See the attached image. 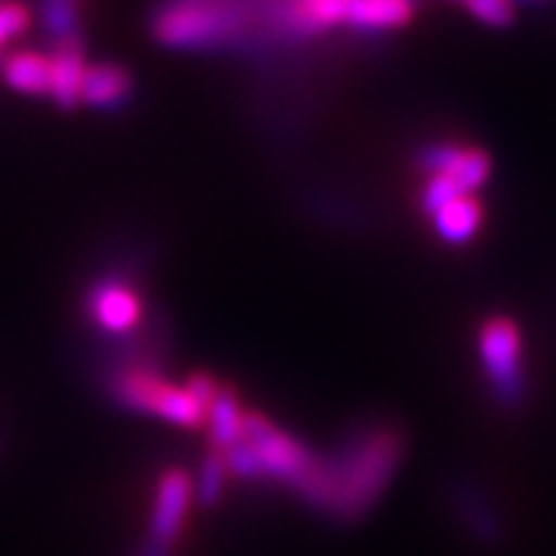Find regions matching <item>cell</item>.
Returning <instances> with one entry per match:
<instances>
[{
	"mask_svg": "<svg viewBox=\"0 0 556 556\" xmlns=\"http://www.w3.org/2000/svg\"><path fill=\"white\" fill-rule=\"evenodd\" d=\"M227 471L244 480H276L293 489L301 500L327 514L330 505V477L327 463L304 443L276 429L267 417L244 415L242 440L225 452Z\"/></svg>",
	"mask_w": 556,
	"mask_h": 556,
	"instance_id": "cell-1",
	"label": "cell"
},
{
	"mask_svg": "<svg viewBox=\"0 0 556 556\" xmlns=\"http://www.w3.org/2000/svg\"><path fill=\"white\" fill-rule=\"evenodd\" d=\"M403 440L392 429H372L364 438L346 443V448L327 463L330 505L327 514L336 520H358L361 514L381 497L397 469Z\"/></svg>",
	"mask_w": 556,
	"mask_h": 556,
	"instance_id": "cell-2",
	"label": "cell"
},
{
	"mask_svg": "<svg viewBox=\"0 0 556 556\" xmlns=\"http://www.w3.org/2000/svg\"><path fill=\"white\" fill-rule=\"evenodd\" d=\"M114 395L123 406L137 412H151L168 424L197 429L205 424V406L185 387H174L151 369H125L114 381Z\"/></svg>",
	"mask_w": 556,
	"mask_h": 556,
	"instance_id": "cell-3",
	"label": "cell"
},
{
	"mask_svg": "<svg viewBox=\"0 0 556 556\" xmlns=\"http://www.w3.org/2000/svg\"><path fill=\"white\" fill-rule=\"evenodd\" d=\"M480 358L494 395L503 403H520L526 395L522 378V336L517 324L505 315H494L480 330Z\"/></svg>",
	"mask_w": 556,
	"mask_h": 556,
	"instance_id": "cell-4",
	"label": "cell"
},
{
	"mask_svg": "<svg viewBox=\"0 0 556 556\" xmlns=\"http://www.w3.org/2000/svg\"><path fill=\"white\" fill-rule=\"evenodd\" d=\"M188 505H191V477L179 469L165 471L151 511V542L170 551L185 526Z\"/></svg>",
	"mask_w": 556,
	"mask_h": 556,
	"instance_id": "cell-5",
	"label": "cell"
},
{
	"mask_svg": "<svg viewBox=\"0 0 556 556\" xmlns=\"http://www.w3.org/2000/svg\"><path fill=\"white\" fill-rule=\"evenodd\" d=\"M88 313L97 327H103L111 336H119V332H131L137 327L142 304H139L137 293L119 281H103L88 295Z\"/></svg>",
	"mask_w": 556,
	"mask_h": 556,
	"instance_id": "cell-6",
	"label": "cell"
},
{
	"mask_svg": "<svg viewBox=\"0 0 556 556\" xmlns=\"http://www.w3.org/2000/svg\"><path fill=\"white\" fill-rule=\"evenodd\" d=\"M134 91L131 74L114 63H91L83 72L80 103L94 105L103 111H117L128 103Z\"/></svg>",
	"mask_w": 556,
	"mask_h": 556,
	"instance_id": "cell-7",
	"label": "cell"
},
{
	"mask_svg": "<svg viewBox=\"0 0 556 556\" xmlns=\"http://www.w3.org/2000/svg\"><path fill=\"white\" fill-rule=\"evenodd\" d=\"M412 17H415V0H352L344 26L364 35H381V31L401 29Z\"/></svg>",
	"mask_w": 556,
	"mask_h": 556,
	"instance_id": "cell-8",
	"label": "cell"
},
{
	"mask_svg": "<svg viewBox=\"0 0 556 556\" xmlns=\"http://www.w3.org/2000/svg\"><path fill=\"white\" fill-rule=\"evenodd\" d=\"M52 63V97L54 103L63 111H72L80 103V86L83 72H86V58H83L80 40H68V43H58L54 54L49 58Z\"/></svg>",
	"mask_w": 556,
	"mask_h": 556,
	"instance_id": "cell-9",
	"label": "cell"
},
{
	"mask_svg": "<svg viewBox=\"0 0 556 556\" xmlns=\"http://www.w3.org/2000/svg\"><path fill=\"white\" fill-rule=\"evenodd\" d=\"M434 233L443 239L446 244H466L469 239H475V233L483 225V205L475 193L469 197H460L448 202L443 211H438L432 216Z\"/></svg>",
	"mask_w": 556,
	"mask_h": 556,
	"instance_id": "cell-10",
	"label": "cell"
},
{
	"mask_svg": "<svg viewBox=\"0 0 556 556\" xmlns=\"http://www.w3.org/2000/svg\"><path fill=\"white\" fill-rule=\"evenodd\" d=\"M207 432H211V446L225 454L227 448L236 446L244 434V412L239 409V401L230 389H222L213 395L205 409Z\"/></svg>",
	"mask_w": 556,
	"mask_h": 556,
	"instance_id": "cell-11",
	"label": "cell"
},
{
	"mask_svg": "<svg viewBox=\"0 0 556 556\" xmlns=\"http://www.w3.org/2000/svg\"><path fill=\"white\" fill-rule=\"evenodd\" d=\"M3 80L21 94H49L52 91V63L46 54L21 52L3 63Z\"/></svg>",
	"mask_w": 556,
	"mask_h": 556,
	"instance_id": "cell-12",
	"label": "cell"
},
{
	"mask_svg": "<svg viewBox=\"0 0 556 556\" xmlns=\"http://www.w3.org/2000/svg\"><path fill=\"white\" fill-rule=\"evenodd\" d=\"M77 7H80V0H43L46 31L58 43L77 40Z\"/></svg>",
	"mask_w": 556,
	"mask_h": 556,
	"instance_id": "cell-13",
	"label": "cell"
},
{
	"mask_svg": "<svg viewBox=\"0 0 556 556\" xmlns=\"http://www.w3.org/2000/svg\"><path fill=\"white\" fill-rule=\"evenodd\" d=\"M460 197H469V193L463 191L460 185L454 182V179H448V176L443 174H432L429 176V182L424 185V193H420V211L432 219L434 213L443 211L448 202H454V199H460Z\"/></svg>",
	"mask_w": 556,
	"mask_h": 556,
	"instance_id": "cell-14",
	"label": "cell"
},
{
	"mask_svg": "<svg viewBox=\"0 0 556 556\" xmlns=\"http://www.w3.org/2000/svg\"><path fill=\"white\" fill-rule=\"evenodd\" d=\"M227 466H225V454L211 448V454L202 463V471H199V485H197V497L202 505H213L219 500L222 485H225Z\"/></svg>",
	"mask_w": 556,
	"mask_h": 556,
	"instance_id": "cell-15",
	"label": "cell"
},
{
	"mask_svg": "<svg viewBox=\"0 0 556 556\" xmlns=\"http://www.w3.org/2000/svg\"><path fill=\"white\" fill-rule=\"evenodd\" d=\"M463 7L489 26H508L514 21V0H463Z\"/></svg>",
	"mask_w": 556,
	"mask_h": 556,
	"instance_id": "cell-16",
	"label": "cell"
},
{
	"mask_svg": "<svg viewBox=\"0 0 556 556\" xmlns=\"http://www.w3.org/2000/svg\"><path fill=\"white\" fill-rule=\"evenodd\" d=\"M29 23V12L21 3H7L0 7V43H7L9 37L21 35Z\"/></svg>",
	"mask_w": 556,
	"mask_h": 556,
	"instance_id": "cell-17",
	"label": "cell"
},
{
	"mask_svg": "<svg viewBox=\"0 0 556 556\" xmlns=\"http://www.w3.org/2000/svg\"><path fill=\"white\" fill-rule=\"evenodd\" d=\"M137 556H170V554H168V548H162V545H156V542L148 540L146 545L139 548Z\"/></svg>",
	"mask_w": 556,
	"mask_h": 556,
	"instance_id": "cell-18",
	"label": "cell"
}]
</instances>
